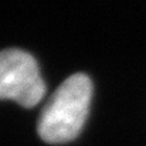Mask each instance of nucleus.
Listing matches in <instances>:
<instances>
[{
	"label": "nucleus",
	"mask_w": 146,
	"mask_h": 146,
	"mask_svg": "<svg viewBox=\"0 0 146 146\" xmlns=\"http://www.w3.org/2000/svg\"><path fill=\"white\" fill-rule=\"evenodd\" d=\"M46 84L33 55L19 48L0 51V99H13L24 108L37 105Z\"/></svg>",
	"instance_id": "2"
},
{
	"label": "nucleus",
	"mask_w": 146,
	"mask_h": 146,
	"mask_svg": "<svg viewBox=\"0 0 146 146\" xmlns=\"http://www.w3.org/2000/svg\"><path fill=\"white\" fill-rule=\"evenodd\" d=\"M92 82L85 74L68 77L41 109L37 132L52 145L65 143L78 136L90 111Z\"/></svg>",
	"instance_id": "1"
}]
</instances>
